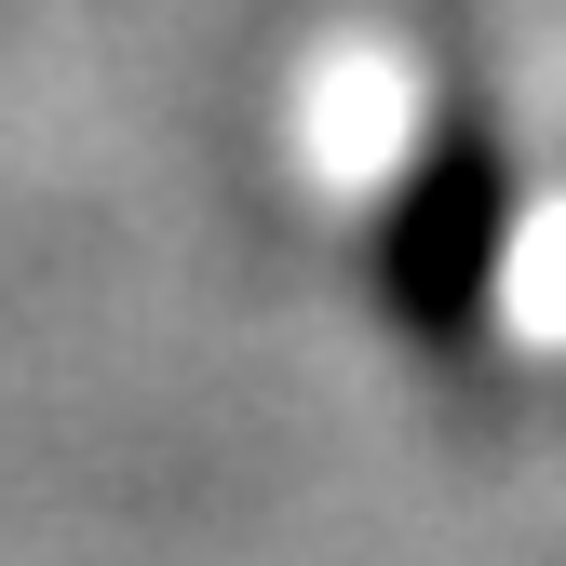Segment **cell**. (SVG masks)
Listing matches in <instances>:
<instances>
[{
  "instance_id": "cell-1",
  "label": "cell",
  "mask_w": 566,
  "mask_h": 566,
  "mask_svg": "<svg viewBox=\"0 0 566 566\" xmlns=\"http://www.w3.org/2000/svg\"><path fill=\"white\" fill-rule=\"evenodd\" d=\"M500 243H513V163L485 135V108H446L418 176L391 189L378 243H365V283L432 365H459L472 324H485V283H500Z\"/></svg>"
}]
</instances>
